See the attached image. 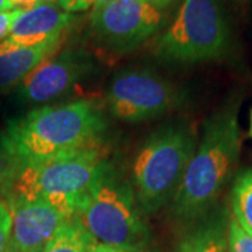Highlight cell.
<instances>
[{"mask_svg": "<svg viewBox=\"0 0 252 252\" xmlns=\"http://www.w3.org/2000/svg\"><path fill=\"white\" fill-rule=\"evenodd\" d=\"M237 105L217 111L205 124L198 149L172 196V212L185 220L207 212L231 178L241 152Z\"/></svg>", "mask_w": 252, "mask_h": 252, "instance_id": "6da1fadb", "label": "cell"}, {"mask_svg": "<svg viewBox=\"0 0 252 252\" xmlns=\"http://www.w3.org/2000/svg\"><path fill=\"white\" fill-rule=\"evenodd\" d=\"M107 121L89 99L44 105L11 121L6 133L21 164L36 162L101 140Z\"/></svg>", "mask_w": 252, "mask_h": 252, "instance_id": "7a4b0ae2", "label": "cell"}, {"mask_svg": "<svg viewBox=\"0 0 252 252\" xmlns=\"http://www.w3.org/2000/svg\"><path fill=\"white\" fill-rule=\"evenodd\" d=\"M108 168L107 150L101 140L42 161L24 162L7 202L44 199L73 217L83 195Z\"/></svg>", "mask_w": 252, "mask_h": 252, "instance_id": "3957f363", "label": "cell"}, {"mask_svg": "<svg viewBox=\"0 0 252 252\" xmlns=\"http://www.w3.org/2000/svg\"><path fill=\"white\" fill-rule=\"evenodd\" d=\"M74 216L97 243L118 250L142 252L150 240L133 188L109 168L83 195Z\"/></svg>", "mask_w": 252, "mask_h": 252, "instance_id": "277c9868", "label": "cell"}, {"mask_svg": "<svg viewBox=\"0 0 252 252\" xmlns=\"http://www.w3.org/2000/svg\"><path fill=\"white\" fill-rule=\"evenodd\" d=\"M195 153V137L185 126L160 127L142 144L133 161V192L144 213L171 200Z\"/></svg>", "mask_w": 252, "mask_h": 252, "instance_id": "5b68a950", "label": "cell"}, {"mask_svg": "<svg viewBox=\"0 0 252 252\" xmlns=\"http://www.w3.org/2000/svg\"><path fill=\"white\" fill-rule=\"evenodd\" d=\"M230 31L220 0H181L177 16L161 35L154 52L171 63H198L221 58Z\"/></svg>", "mask_w": 252, "mask_h": 252, "instance_id": "8992f818", "label": "cell"}, {"mask_svg": "<svg viewBox=\"0 0 252 252\" xmlns=\"http://www.w3.org/2000/svg\"><path fill=\"white\" fill-rule=\"evenodd\" d=\"M180 104L181 95L175 87L150 70L119 72L107 93L109 112L125 122L154 119Z\"/></svg>", "mask_w": 252, "mask_h": 252, "instance_id": "52a82bcc", "label": "cell"}, {"mask_svg": "<svg viewBox=\"0 0 252 252\" xmlns=\"http://www.w3.org/2000/svg\"><path fill=\"white\" fill-rule=\"evenodd\" d=\"M164 13L152 0H115L91 10L90 24L105 46L118 52L130 51L156 34Z\"/></svg>", "mask_w": 252, "mask_h": 252, "instance_id": "ba28073f", "label": "cell"}, {"mask_svg": "<svg viewBox=\"0 0 252 252\" xmlns=\"http://www.w3.org/2000/svg\"><path fill=\"white\" fill-rule=\"evenodd\" d=\"M93 69L90 55L81 49H64L41 63L18 84V97L42 104L64 95Z\"/></svg>", "mask_w": 252, "mask_h": 252, "instance_id": "9c48e42d", "label": "cell"}, {"mask_svg": "<svg viewBox=\"0 0 252 252\" xmlns=\"http://www.w3.org/2000/svg\"><path fill=\"white\" fill-rule=\"evenodd\" d=\"M6 252H44L61 225L72 216L44 199H14Z\"/></svg>", "mask_w": 252, "mask_h": 252, "instance_id": "30bf717a", "label": "cell"}, {"mask_svg": "<svg viewBox=\"0 0 252 252\" xmlns=\"http://www.w3.org/2000/svg\"><path fill=\"white\" fill-rule=\"evenodd\" d=\"M73 20L72 13L48 1L26 10L16 20L9 36L0 42V54L18 48L36 46L48 39L64 35Z\"/></svg>", "mask_w": 252, "mask_h": 252, "instance_id": "8fae6325", "label": "cell"}, {"mask_svg": "<svg viewBox=\"0 0 252 252\" xmlns=\"http://www.w3.org/2000/svg\"><path fill=\"white\" fill-rule=\"evenodd\" d=\"M64 35L48 39L30 48H18L0 54V89H10L20 84L36 67L59 52Z\"/></svg>", "mask_w": 252, "mask_h": 252, "instance_id": "7c38bea8", "label": "cell"}, {"mask_svg": "<svg viewBox=\"0 0 252 252\" xmlns=\"http://www.w3.org/2000/svg\"><path fill=\"white\" fill-rule=\"evenodd\" d=\"M174 252H228L227 227L220 221H209L181 240Z\"/></svg>", "mask_w": 252, "mask_h": 252, "instance_id": "4fadbf2b", "label": "cell"}, {"mask_svg": "<svg viewBox=\"0 0 252 252\" xmlns=\"http://www.w3.org/2000/svg\"><path fill=\"white\" fill-rule=\"evenodd\" d=\"M94 243L79 219L73 216L61 225L44 252H87Z\"/></svg>", "mask_w": 252, "mask_h": 252, "instance_id": "5bb4252c", "label": "cell"}, {"mask_svg": "<svg viewBox=\"0 0 252 252\" xmlns=\"http://www.w3.org/2000/svg\"><path fill=\"white\" fill-rule=\"evenodd\" d=\"M231 209L235 221L252 237V168L238 172L231 188Z\"/></svg>", "mask_w": 252, "mask_h": 252, "instance_id": "9a60e30c", "label": "cell"}, {"mask_svg": "<svg viewBox=\"0 0 252 252\" xmlns=\"http://www.w3.org/2000/svg\"><path fill=\"white\" fill-rule=\"evenodd\" d=\"M21 167V160L6 132L0 133V200L9 199L13 182Z\"/></svg>", "mask_w": 252, "mask_h": 252, "instance_id": "2e32d148", "label": "cell"}, {"mask_svg": "<svg viewBox=\"0 0 252 252\" xmlns=\"http://www.w3.org/2000/svg\"><path fill=\"white\" fill-rule=\"evenodd\" d=\"M228 252H252V237L231 217L227 223Z\"/></svg>", "mask_w": 252, "mask_h": 252, "instance_id": "e0dca14e", "label": "cell"}, {"mask_svg": "<svg viewBox=\"0 0 252 252\" xmlns=\"http://www.w3.org/2000/svg\"><path fill=\"white\" fill-rule=\"evenodd\" d=\"M11 228V210L6 200H0V252H6Z\"/></svg>", "mask_w": 252, "mask_h": 252, "instance_id": "ac0fdd59", "label": "cell"}, {"mask_svg": "<svg viewBox=\"0 0 252 252\" xmlns=\"http://www.w3.org/2000/svg\"><path fill=\"white\" fill-rule=\"evenodd\" d=\"M112 1H115V0H70L69 3H66L61 9L73 14V13L84 11V10L87 9H99V7L107 6V4L112 3Z\"/></svg>", "mask_w": 252, "mask_h": 252, "instance_id": "d6986e66", "label": "cell"}, {"mask_svg": "<svg viewBox=\"0 0 252 252\" xmlns=\"http://www.w3.org/2000/svg\"><path fill=\"white\" fill-rule=\"evenodd\" d=\"M24 10L14 9L10 11H1L0 13V42H3L9 36L11 28L14 26L16 20Z\"/></svg>", "mask_w": 252, "mask_h": 252, "instance_id": "ffe728a7", "label": "cell"}, {"mask_svg": "<svg viewBox=\"0 0 252 252\" xmlns=\"http://www.w3.org/2000/svg\"><path fill=\"white\" fill-rule=\"evenodd\" d=\"M45 0H11V4L14 9H20V10H30L32 7H35L38 4L44 3Z\"/></svg>", "mask_w": 252, "mask_h": 252, "instance_id": "44dd1931", "label": "cell"}, {"mask_svg": "<svg viewBox=\"0 0 252 252\" xmlns=\"http://www.w3.org/2000/svg\"><path fill=\"white\" fill-rule=\"evenodd\" d=\"M87 252H127V251L118 250V248H114V247H109V245H105V244H101L95 241V243L93 244L90 248H89V251Z\"/></svg>", "mask_w": 252, "mask_h": 252, "instance_id": "7402d4cb", "label": "cell"}, {"mask_svg": "<svg viewBox=\"0 0 252 252\" xmlns=\"http://www.w3.org/2000/svg\"><path fill=\"white\" fill-rule=\"evenodd\" d=\"M154 4L158 7V9H167V7H170L171 4H174L175 1H178V0H152Z\"/></svg>", "mask_w": 252, "mask_h": 252, "instance_id": "603a6c76", "label": "cell"}, {"mask_svg": "<svg viewBox=\"0 0 252 252\" xmlns=\"http://www.w3.org/2000/svg\"><path fill=\"white\" fill-rule=\"evenodd\" d=\"M10 10H14L13 4H11V0H0V13L1 11H10Z\"/></svg>", "mask_w": 252, "mask_h": 252, "instance_id": "cb8c5ba5", "label": "cell"}, {"mask_svg": "<svg viewBox=\"0 0 252 252\" xmlns=\"http://www.w3.org/2000/svg\"><path fill=\"white\" fill-rule=\"evenodd\" d=\"M45 1H48V3H54V4H58V6H59V3H61L62 0H45Z\"/></svg>", "mask_w": 252, "mask_h": 252, "instance_id": "d4e9b609", "label": "cell"}, {"mask_svg": "<svg viewBox=\"0 0 252 252\" xmlns=\"http://www.w3.org/2000/svg\"><path fill=\"white\" fill-rule=\"evenodd\" d=\"M69 1H70V0H62V1L59 3V6H61V7H63V6H64L66 3H69Z\"/></svg>", "mask_w": 252, "mask_h": 252, "instance_id": "484cf974", "label": "cell"}, {"mask_svg": "<svg viewBox=\"0 0 252 252\" xmlns=\"http://www.w3.org/2000/svg\"><path fill=\"white\" fill-rule=\"evenodd\" d=\"M250 136L252 137V111H251V124H250Z\"/></svg>", "mask_w": 252, "mask_h": 252, "instance_id": "4316f807", "label": "cell"}, {"mask_svg": "<svg viewBox=\"0 0 252 252\" xmlns=\"http://www.w3.org/2000/svg\"><path fill=\"white\" fill-rule=\"evenodd\" d=\"M237 3H248V1H251V0H234Z\"/></svg>", "mask_w": 252, "mask_h": 252, "instance_id": "83f0119b", "label": "cell"}]
</instances>
